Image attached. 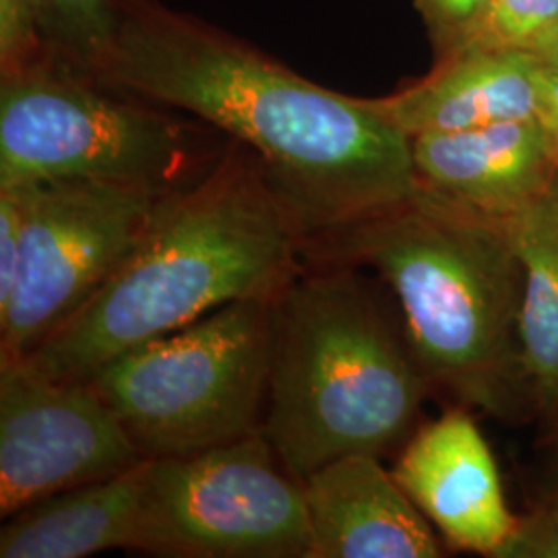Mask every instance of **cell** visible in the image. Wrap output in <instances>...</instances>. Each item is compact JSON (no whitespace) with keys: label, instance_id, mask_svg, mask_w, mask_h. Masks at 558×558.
<instances>
[{"label":"cell","instance_id":"5b68a950","mask_svg":"<svg viewBox=\"0 0 558 558\" xmlns=\"http://www.w3.org/2000/svg\"><path fill=\"white\" fill-rule=\"evenodd\" d=\"M274 299L236 300L108 360L87 383L143 459L182 458L260 430Z\"/></svg>","mask_w":558,"mask_h":558},{"label":"cell","instance_id":"2e32d148","mask_svg":"<svg viewBox=\"0 0 558 558\" xmlns=\"http://www.w3.org/2000/svg\"><path fill=\"white\" fill-rule=\"evenodd\" d=\"M50 50L98 77L114 52L120 0H38Z\"/></svg>","mask_w":558,"mask_h":558},{"label":"cell","instance_id":"52a82bcc","mask_svg":"<svg viewBox=\"0 0 558 558\" xmlns=\"http://www.w3.org/2000/svg\"><path fill=\"white\" fill-rule=\"evenodd\" d=\"M140 550L177 558H311L302 484L260 430L193 456L149 459Z\"/></svg>","mask_w":558,"mask_h":558},{"label":"cell","instance_id":"7c38bea8","mask_svg":"<svg viewBox=\"0 0 558 558\" xmlns=\"http://www.w3.org/2000/svg\"><path fill=\"white\" fill-rule=\"evenodd\" d=\"M311 558H439L430 521L375 453L325 463L302 482Z\"/></svg>","mask_w":558,"mask_h":558},{"label":"cell","instance_id":"277c9868","mask_svg":"<svg viewBox=\"0 0 558 558\" xmlns=\"http://www.w3.org/2000/svg\"><path fill=\"white\" fill-rule=\"evenodd\" d=\"M274 299L260 433L300 484L325 463L403 439L430 387L405 333L350 265L311 263Z\"/></svg>","mask_w":558,"mask_h":558},{"label":"cell","instance_id":"ac0fdd59","mask_svg":"<svg viewBox=\"0 0 558 558\" xmlns=\"http://www.w3.org/2000/svg\"><path fill=\"white\" fill-rule=\"evenodd\" d=\"M54 54L44 34L38 0H0V75Z\"/></svg>","mask_w":558,"mask_h":558},{"label":"cell","instance_id":"44dd1931","mask_svg":"<svg viewBox=\"0 0 558 558\" xmlns=\"http://www.w3.org/2000/svg\"><path fill=\"white\" fill-rule=\"evenodd\" d=\"M23 248V216L20 193L0 189V313L15 294Z\"/></svg>","mask_w":558,"mask_h":558},{"label":"cell","instance_id":"d6986e66","mask_svg":"<svg viewBox=\"0 0 558 558\" xmlns=\"http://www.w3.org/2000/svg\"><path fill=\"white\" fill-rule=\"evenodd\" d=\"M437 60L463 50L478 32L490 0H414Z\"/></svg>","mask_w":558,"mask_h":558},{"label":"cell","instance_id":"5bb4252c","mask_svg":"<svg viewBox=\"0 0 558 558\" xmlns=\"http://www.w3.org/2000/svg\"><path fill=\"white\" fill-rule=\"evenodd\" d=\"M147 463L40 500L7 518L0 558H83L140 550Z\"/></svg>","mask_w":558,"mask_h":558},{"label":"cell","instance_id":"7a4b0ae2","mask_svg":"<svg viewBox=\"0 0 558 558\" xmlns=\"http://www.w3.org/2000/svg\"><path fill=\"white\" fill-rule=\"evenodd\" d=\"M302 236L257 158L230 143L161 197L149 234L100 292L21 362L60 380L170 336L236 300L276 296L300 269Z\"/></svg>","mask_w":558,"mask_h":558},{"label":"cell","instance_id":"ba28073f","mask_svg":"<svg viewBox=\"0 0 558 558\" xmlns=\"http://www.w3.org/2000/svg\"><path fill=\"white\" fill-rule=\"evenodd\" d=\"M20 193V279L0 313V360H20L94 299L149 234L161 197L101 180H38Z\"/></svg>","mask_w":558,"mask_h":558},{"label":"cell","instance_id":"6da1fadb","mask_svg":"<svg viewBox=\"0 0 558 558\" xmlns=\"http://www.w3.org/2000/svg\"><path fill=\"white\" fill-rule=\"evenodd\" d=\"M96 80L189 112L248 149L302 242L418 189L412 140L373 101L304 80L158 0H120L114 52Z\"/></svg>","mask_w":558,"mask_h":558},{"label":"cell","instance_id":"8992f818","mask_svg":"<svg viewBox=\"0 0 558 558\" xmlns=\"http://www.w3.org/2000/svg\"><path fill=\"white\" fill-rule=\"evenodd\" d=\"M195 163L182 122L57 54L0 75V189L80 179L170 193Z\"/></svg>","mask_w":558,"mask_h":558},{"label":"cell","instance_id":"ffe728a7","mask_svg":"<svg viewBox=\"0 0 558 558\" xmlns=\"http://www.w3.org/2000/svg\"><path fill=\"white\" fill-rule=\"evenodd\" d=\"M499 558H558V470L544 497L518 518Z\"/></svg>","mask_w":558,"mask_h":558},{"label":"cell","instance_id":"30bf717a","mask_svg":"<svg viewBox=\"0 0 558 558\" xmlns=\"http://www.w3.org/2000/svg\"><path fill=\"white\" fill-rule=\"evenodd\" d=\"M405 495L453 548L499 558L518 525L478 424L451 408L408 440L393 468Z\"/></svg>","mask_w":558,"mask_h":558},{"label":"cell","instance_id":"9c48e42d","mask_svg":"<svg viewBox=\"0 0 558 558\" xmlns=\"http://www.w3.org/2000/svg\"><path fill=\"white\" fill-rule=\"evenodd\" d=\"M141 461L119 416L87 380L48 379L0 360L2 518Z\"/></svg>","mask_w":558,"mask_h":558},{"label":"cell","instance_id":"603a6c76","mask_svg":"<svg viewBox=\"0 0 558 558\" xmlns=\"http://www.w3.org/2000/svg\"><path fill=\"white\" fill-rule=\"evenodd\" d=\"M530 52H534L546 66L558 71V25L555 29H550L542 40L536 41V46Z\"/></svg>","mask_w":558,"mask_h":558},{"label":"cell","instance_id":"9a60e30c","mask_svg":"<svg viewBox=\"0 0 558 558\" xmlns=\"http://www.w3.org/2000/svg\"><path fill=\"white\" fill-rule=\"evenodd\" d=\"M521 265L518 339L525 391L558 416V179L509 220Z\"/></svg>","mask_w":558,"mask_h":558},{"label":"cell","instance_id":"8fae6325","mask_svg":"<svg viewBox=\"0 0 558 558\" xmlns=\"http://www.w3.org/2000/svg\"><path fill=\"white\" fill-rule=\"evenodd\" d=\"M420 186L509 221L558 179V147L538 119L505 120L412 140Z\"/></svg>","mask_w":558,"mask_h":558},{"label":"cell","instance_id":"7402d4cb","mask_svg":"<svg viewBox=\"0 0 558 558\" xmlns=\"http://www.w3.org/2000/svg\"><path fill=\"white\" fill-rule=\"evenodd\" d=\"M536 119L546 126L558 147V71L539 60Z\"/></svg>","mask_w":558,"mask_h":558},{"label":"cell","instance_id":"e0dca14e","mask_svg":"<svg viewBox=\"0 0 558 558\" xmlns=\"http://www.w3.org/2000/svg\"><path fill=\"white\" fill-rule=\"evenodd\" d=\"M558 25V0H490L465 48L532 50Z\"/></svg>","mask_w":558,"mask_h":558},{"label":"cell","instance_id":"4fadbf2b","mask_svg":"<svg viewBox=\"0 0 558 558\" xmlns=\"http://www.w3.org/2000/svg\"><path fill=\"white\" fill-rule=\"evenodd\" d=\"M538 71L534 52L472 46L437 60L422 80L371 101L410 140L536 119Z\"/></svg>","mask_w":558,"mask_h":558},{"label":"cell","instance_id":"3957f363","mask_svg":"<svg viewBox=\"0 0 558 558\" xmlns=\"http://www.w3.org/2000/svg\"><path fill=\"white\" fill-rule=\"evenodd\" d=\"M308 263L371 267L396 294L430 387L509 416L525 389L519 359L521 265L509 221L420 186L373 218L302 242Z\"/></svg>","mask_w":558,"mask_h":558}]
</instances>
